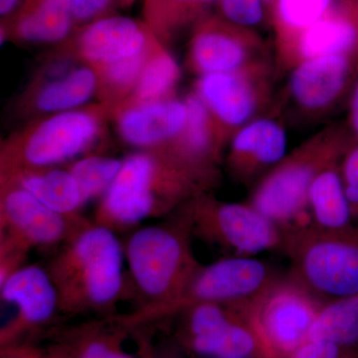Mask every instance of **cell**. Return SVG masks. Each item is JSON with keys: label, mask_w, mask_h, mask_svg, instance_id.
I'll return each mask as SVG.
<instances>
[{"label": "cell", "mask_w": 358, "mask_h": 358, "mask_svg": "<svg viewBox=\"0 0 358 358\" xmlns=\"http://www.w3.org/2000/svg\"><path fill=\"white\" fill-rule=\"evenodd\" d=\"M122 248L114 231L85 224L52 263L59 308H107L124 292Z\"/></svg>", "instance_id": "1"}, {"label": "cell", "mask_w": 358, "mask_h": 358, "mask_svg": "<svg viewBox=\"0 0 358 358\" xmlns=\"http://www.w3.org/2000/svg\"><path fill=\"white\" fill-rule=\"evenodd\" d=\"M195 174L173 157L160 159L145 152L129 155L103 194L96 224L113 230L159 215L195 189Z\"/></svg>", "instance_id": "2"}, {"label": "cell", "mask_w": 358, "mask_h": 358, "mask_svg": "<svg viewBox=\"0 0 358 358\" xmlns=\"http://www.w3.org/2000/svg\"><path fill=\"white\" fill-rule=\"evenodd\" d=\"M355 141L343 127L322 129L263 178L252 195V206L275 224L300 217L317 174L341 162Z\"/></svg>", "instance_id": "3"}, {"label": "cell", "mask_w": 358, "mask_h": 358, "mask_svg": "<svg viewBox=\"0 0 358 358\" xmlns=\"http://www.w3.org/2000/svg\"><path fill=\"white\" fill-rule=\"evenodd\" d=\"M131 277L148 306L164 305L182 294L199 268L187 242L171 225H152L136 231L126 247Z\"/></svg>", "instance_id": "4"}, {"label": "cell", "mask_w": 358, "mask_h": 358, "mask_svg": "<svg viewBox=\"0 0 358 358\" xmlns=\"http://www.w3.org/2000/svg\"><path fill=\"white\" fill-rule=\"evenodd\" d=\"M268 61L234 72L200 76L195 94L217 124L224 140L253 121L268 103L271 90Z\"/></svg>", "instance_id": "5"}, {"label": "cell", "mask_w": 358, "mask_h": 358, "mask_svg": "<svg viewBox=\"0 0 358 358\" xmlns=\"http://www.w3.org/2000/svg\"><path fill=\"white\" fill-rule=\"evenodd\" d=\"M264 53L263 40L255 29L234 24L219 14H209L194 26L188 61L201 76L265 62Z\"/></svg>", "instance_id": "6"}, {"label": "cell", "mask_w": 358, "mask_h": 358, "mask_svg": "<svg viewBox=\"0 0 358 358\" xmlns=\"http://www.w3.org/2000/svg\"><path fill=\"white\" fill-rule=\"evenodd\" d=\"M85 225L74 216L51 210L24 188L10 183L1 199V245L26 252L30 247L68 242Z\"/></svg>", "instance_id": "7"}, {"label": "cell", "mask_w": 358, "mask_h": 358, "mask_svg": "<svg viewBox=\"0 0 358 358\" xmlns=\"http://www.w3.org/2000/svg\"><path fill=\"white\" fill-rule=\"evenodd\" d=\"M267 268L249 257L224 259L197 270L185 291L164 305L147 306L141 315H155L203 303L241 300L260 291L267 281Z\"/></svg>", "instance_id": "8"}, {"label": "cell", "mask_w": 358, "mask_h": 358, "mask_svg": "<svg viewBox=\"0 0 358 358\" xmlns=\"http://www.w3.org/2000/svg\"><path fill=\"white\" fill-rule=\"evenodd\" d=\"M101 122L95 113H57L37 124L21 145L18 162L26 169H46L73 159L98 138Z\"/></svg>", "instance_id": "9"}, {"label": "cell", "mask_w": 358, "mask_h": 358, "mask_svg": "<svg viewBox=\"0 0 358 358\" xmlns=\"http://www.w3.org/2000/svg\"><path fill=\"white\" fill-rule=\"evenodd\" d=\"M301 270L313 289L334 301L358 294V227L310 242L301 254Z\"/></svg>", "instance_id": "10"}, {"label": "cell", "mask_w": 358, "mask_h": 358, "mask_svg": "<svg viewBox=\"0 0 358 358\" xmlns=\"http://www.w3.org/2000/svg\"><path fill=\"white\" fill-rule=\"evenodd\" d=\"M358 2L338 0L320 20L291 38L275 43L278 61L291 70L310 59L357 52Z\"/></svg>", "instance_id": "11"}, {"label": "cell", "mask_w": 358, "mask_h": 358, "mask_svg": "<svg viewBox=\"0 0 358 358\" xmlns=\"http://www.w3.org/2000/svg\"><path fill=\"white\" fill-rule=\"evenodd\" d=\"M355 74L357 52L303 61L291 69L289 98L303 112H326L345 95Z\"/></svg>", "instance_id": "12"}, {"label": "cell", "mask_w": 358, "mask_h": 358, "mask_svg": "<svg viewBox=\"0 0 358 358\" xmlns=\"http://www.w3.org/2000/svg\"><path fill=\"white\" fill-rule=\"evenodd\" d=\"M317 312L315 303L300 289L281 287L264 299L259 320L264 334L277 350L294 352L308 341Z\"/></svg>", "instance_id": "13"}, {"label": "cell", "mask_w": 358, "mask_h": 358, "mask_svg": "<svg viewBox=\"0 0 358 358\" xmlns=\"http://www.w3.org/2000/svg\"><path fill=\"white\" fill-rule=\"evenodd\" d=\"M148 30L124 16H106L90 23L78 38L80 55L103 68L152 48Z\"/></svg>", "instance_id": "14"}, {"label": "cell", "mask_w": 358, "mask_h": 358, "mask_svg": "<svg viewBox=\"0 0 358 358\" xmlns=\"http://www.w3.org/2000/svg\"><path fill=\"white\" fill-rule=\"evenodd\" d=\"M201 221L238 253L256 254L278 243L275 223L253 206L240 203L201 204Z\"/></svg>", "instance_id": "15"}, {"label": "cell", "mask_w": 358, "mask_h": 358, "mask_svg": "<svg viewBox=\"0 0 358 358\" xmlns=\"http://www.w3.org/2000/svg\"><path fill=\"white\" fill-rule=\"evenodd\" d=\"M187 121L185 101L174 98L134 103L117 119L122 140L134 147L150 148L174 143Z\"/></svg>", "instance_id": "16"}, {"label": "cell", "mask_w": 358, "mask_h": 358, "mask_svg": "<svg viewBox=\"0 0 358 358\" xmlns=\"http://www.w3.org/2000/svg\"><path fill=\"white\" fill-rule=\"evenodd\" d=\"M287 134L279 122L256 117L231 138L229 164L236 176L251 178L286 157Z\"/></svg>", "instance_id": "17"}, {"label": "cell", "mask_w": 358, "mask_h": 358, "mask_svg": "<svg viewBox=\"0 0 358 358\" xmlns=\"http://www.w3.org/2000/svg\"><path fill=\"white\" fill-rule=\"evenodd\" d=\"M1 296L17 308L18 319L43 324L59 308L57 289L48 271L36 265L20 267L1 282Z\"/></svg>", "instance_id": "18"}, {"label": "cell", "mask_w": 358, "mask_h": 358, "mask_svg": "<svg viewBox=\"0 0 358 358\" xmlns=\"http://www.w3.org/2000/svg\"><path fill=\"white\" fill-rule=\"evenodd\" d=\"M187 121L180 136L174 141L173 159L199 171L213 159L224 141L217 124L196 94L185 99Z\"/></svg>", "instance_id": "19"}, {"label": "cell", "mask_w": 358, "mask_h": 358, "mask_svg": "<svg viewBox=\"0 0 358 358\" xmlns=\"http://www.w3.org/2000/svg\"><path fill=\"white\" fill-rule=\"evenodd\" d=\"M72 0H27L13 21L18 39L55 43L66 38L74 22Z\"/></svg>", "instance_id": "20"}, {"label": "cell", "mask_w": 358, "mask_h": 358, "mask_svg": "<svg viewBox=\"0 0 358 358\" xmlns=\"http://www.w3.org/2000/svg\"><path fill=\"white\" fill-rule=\"evenodd\" d=\"M13 185L24 188L51 210L74 216L84 205L74 176L62 169H16Z\"/></svg>", "instance_id": "21"}, {"label": "cell", "mask_w": 358, "mask_h": 358, "mask_svg": "<svg viewBox=\"0 0 358 358\" xmlns=\"http://www.w3.org/2000/svg\"><path fill=\"white\" fill-rule=\"evenodd\" d=\"M341 162L317 174L308 192V207L317 223L327 232L352 227V211L346 199L341 173Z\"/></svg>", "instance_id": "22"}, {"label": "cell", "mask_w": 358, "mask_h": 358, "mask_svg": "<svg viewBox=\"0 0 358 358\" xmlns=\"http://www.w3.org/2000/svg\"><path fill=\"white\" fill-rule=\"evenodd\" d=\"M98 83V76L92 68L66 71L37 91L35 107L41 112L55 114L75 110L93 96Z\"/></svg>", "instance_id": "23"}, {"label": "cell", "mask_w": 358, "mask_h": 358, "mask_svg": "<svg viewBox=\"0 0 358 358\" xmlns=\"http://www.w3.org/2000/svg\"><path fill=\"white\" fill-rule=\"evenodd\" d=\"M308 341H324L343 348L358 343V294L338 299L317 312Z\"/></svg>", "instance_id": "24"}, {"label": "cell", "mask_w": 358, "mask_h": 358, "mask_svg": "<svg viewBox=\"0 0 358 358\" xmlns=\"http://www.w3.org/2000/svg\"><path fill=\"white\" fill-rule=\"evenodd\" d=\"M180 78V69L173 55L162 47L154 48L133 90L134 103L171 98Z\"/></svg>", "instance_id": "25"}, {"label": "cell", "mask_w": 358, "mask_h": 358, "mask_svg": "<svg viewBox=\"0 0 358 358\" xmlns=\"http://www.w3.org/2000/svg\"><path fill=\"white\" fill-rule=\"evenodd\" d=\"M338 0H275L270 24L275 44L298 34L317 22L333 8Z\"/></svg>", "instance_id": "26"}, {"label": "cell", "mask_w": 358, "mask_h": 358, "mask_svg": "<svg viewBox=\"0 0 358 358\" xmlns=\"http://www.w3.org/2000/svg\"><path fill=\"white\" fill-rule=\"evenodd\" d=\"M195 352L214 358H247L255 350L256 341L248 329L229 322L206 336H194Z\"/></svg>", "instance_id": "27"}, {"label": "cell", "mask_w": 358, "mask_h": 358, "mask_svg": "<svg viewBox=\"0 0 358 358\" xmlns=\"http://www.w3.org/2000/svg\"><path fill=\"white\" fill-rule=\"evenodd\" d=\"M122 162L109 157H85L71 167L70 173L76 180L84 204L105 194L121 171Z\"/></svg>", "instance_id": "28"}, {"label": "cell", "mask_w": 358, "mask_h": 358, "mask_svg": "<svg viewBox=\"0 0 358 358\" xmlns=\"http://www.w3.org/2000/svg\"><path fill=\"white\" fill-rule=\"evenodd\" d=\"M217 0H150L152 18L162 32L171 33L194 23L196 25Z\"/></svg>", "instance_id": "29"}, {"label": "cell", "mask_w": 358, "mask_h": 358, "mask_svg": "<svg viewBox=\"0 0 358 358\" xmlns=\"http://www.w3.org/2000/svg\"><path fill=\"white\" fill-rule=\"evenodd\" d=\"M155 47L148 49L145 53L134 56L124 60L119 61L114 64L107 66L102 69L103 83L110 89L117 92H126L134 90L148 56Z\"/></svg>", "instance_id": "30"}, {"label": "cell", "mask_w": 358, "mask_h": 358, "mask_svg": "<svg viewBox=\"0 0 358 358\" xmlns=\"http://www.w3.org/2000/svg\"><path fill=\"white\" fill-rule=\"evenodd\" d=\"M216 6L219 15L234 24L255 29L257 26L268 23L262 0H217Z\"/></svg>", "instance_id": "31"}, {"label": "cell", "mask_w": 358, "mask_h": 358, "mask_svg": "<svg viewBox=\"0 0 358 358\" xmlns=\"http://www.w3.org/2000/svg\"><path fill=\"white\" fill-rule=\"evenodd\" d=\"M230 320L219 303H203L195 306L190 317L193 336H202L218 331L229 324Z\"/></svg>", "instance_id": "32"}, {"label": "cell", "mask_w": 358, "mask_h": 358, "mask_svg": "<svg viewBox=\"0 0 358 358\" xmlns=\"http://www.w3.org/2000/svg\"><path fill=\"white\" fill-rule=\"evenodd\" d=\"M341 178L346 199L352 211V222H357L358 227V143L357 141L350 145L341 160Z\"/></svg>", "instance_id": "33"}, {"label": "cell", "mask_w": 358, "mask_h": 358, "mask_svg": "<svg viewBox=\"0 0 358 358\" xmlns=\"http://www.w3.org/2000/svg\"><path fill=\"white\" fill-rule=\"evenodd\" d=\"M343 346L324 341H307L294 352L293 358H341Z\"/></svg>", "instance_id": "34"}, {"label": "cell", "mask_w": 358, "mask_h": 358, "mask_svg": "<svg viewBox=\"0 0 358 358\" xmlns=\"http://www.w3.org/2000/svg\"><path fill=\"white\" fill-rule=\"evenodd\" d=\"M113 0H72L73 15L78 22L95 21L109 9Z\"/></svg>", "instance_id": "35"}, {"label": "cell", "mask_w": 358, "mask_h": 358, "mask_svg": "<svg viewBox=\"0 0 358 358\" xmlns=\"http://www.w3.org/2000/svg\"><path fill=\"white\" fill-rule=\"evenodd\" d=\"M80 358H134L103 341H93L84 348Z\"/></svg>", "instance_id": "36"}, {"label": "cell", "mask_w": 358, "mask_h": 358, "mask_svg": "<svg viewBox=\"0 0 358 358\" xmlns=\"http://www.w3.org/2000/svg\"><path fill=\"white\" fill-rule=\"evenodd\" d=\"M350 128L353 138L358 143V45L357 48V74L350 102Z\"/></svg>", "instance_id": "37"}, {"label": "cell", "mask_w": 358, "mask_h": 358, "mask_svg": "<svg viewBox=\"0 0 358 358\" xmlns=\"http://www.w3.org/2000/svg\"><path fill=\"white\" fill-rule=\"evenodd\" d=\"M23 0H0V14L1 16H7L15 10Z\"/></svg>", "instance_id": "38"}, {"label": "cell", "mask_w": 358, "mask_h": 358, "mask_svg": "<svg viewBox=\"0 0 358 358\" xmlns=\"http://www.w3.org/2000/svg\"><path fill=\"white\" fill-rule=\"evenodd\" d=\"M266 11H267L268 22H270V14L272 11L273 6H274L275 0H262Z\"/></svg>", "instance_id": "39"}, {"label": "cell", "mask_w": 358, "mask_h": 358, "mask_svg": "<svg viewBox=\"0 0 358 358\" xmlns=\"http://www.w3.org/2000/svg\"><path fill=\"white\" fill-rule=\"evenodd\" d=\"M348 1L358 2V0H348Z\"/></svg>", "instance_id": "40"}]
</instances>
